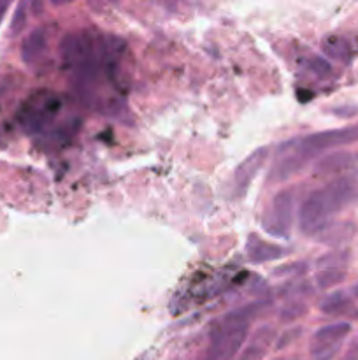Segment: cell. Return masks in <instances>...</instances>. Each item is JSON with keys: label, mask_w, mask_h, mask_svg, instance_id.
Segmentation results:
<instances>
[{"label": "cell", "mask_w": 358, "mask_h": 360, "mask_svg": "<svg viewBox=\"0 0 358 360\" xmlns=\"http://www.w3.org/2000/svg\"><path fill=\"white\" fill-rule=\"evenodd\" d=\"M354 143H358V123L340 127V129L321 130V132L286 141L284 144H281L279 155L270 167L269 181H286L298 174L312 158H316L323 151L337 150V148L350 146Z\"/></svg>", "instance_id": "6da1fadb"}, {"label": "cell", "mask_w": 358, "mask_h": 360, "mask_svg": "<svg viewBox=\"0 0 358 360\" xmlns=\"http://www.w3.org/2000/svg\"><path fill=\"white\" fill-rule=\"evenodd\" d=\"M358 200V169L336 176L332 181L307 193L298 210V227L304 234L318 236L333 218Z\"/></svg>", "instance_id": "7a4b0ae2"}, {"label": "cell", "mask_w": 358, "mask_h": 360, "mask_svg": "<svg viewBox=\"0 0 358 360\" xmlns=\"http://www.w3.org/2000/svg\"><path fill=\"white\" fill-rule=\"evenodd\" d=\"M60 58L72 76L77 90L88 94L100 74H105L102 58V39L86 30L69 32L60 42Z\"/></svg>", "instance_id": "3957f363"}, {"label": "cell", "mask_w": 358, "mask_h": 360, "mask_svg": "<svg viewBox=\"0 0 358 360\" xmlns=\"http://www.w3.org/2000/svg\"><path fill=\"white\" fill-rule=\"evenodd\" d=\"M249 336V323L235 322L221 316L209 330L206 354L202 360H234Z\"/></svg>", "instance_id": "277c9868"}, {"label": "cell", "mask_w": 358, "mask_h": 360, "mask_svg": "<svg viewBox=\"0 0 358 360\" xmlns=\"http://www.w3.org/2000/svg\"><path fill=\"white\" fill-rule=\"evenodd\" d=\"M63 108V101L58 94L49 90L35 91L28 101L21 105L18 112L21 127L28 134H42L51 129L53 123L60 116Z\"/></svg>", "instance_id": "5b68a950"}, {"label": "cell", "mask_w": 358, "mask_h": 360, "mask_svg": "<svg viewBox=\"0 0 358 360\" xmlns=\"http://www.w3.org/2000/svg\"><path fill=\"white\" fill-rule=\"evenodd\" d=\"M295 217V192L293 188L279 190L267 204L262 217V227L272 238L288 239L291 234Z\"/></svg>", "instance_id": "8992f818"}, {"label": "cell", "mask_w": 358, "mask_h": 360, "mask_svg": "<svg viewBox=\"0 0 358 360\" xmlns=\"http://www.w3.org/2000/svg\"><path fill=\"white\" fill-rule=\"evenodd\" d=\"M351 334V323L336 322L323 326L312 334L309 354L312 360H332L339 354L340 345Z\"/></svg>", "instance_id": "52a82bcc"}, {"label": "cell", "mask_w": 358, "mask_h": 360, "mask_svg": "<svg viewBox=\"0 0 358 360\" xmlns=\"http://www.w3.org/2000/svg\"><path fill=\"white\" fill-rule=\"evenodd\" d=\"M267 157H269V148H258V150H255L251 155H248V157L235 167L234 178H232V197L242 199V197L246 195V192H248V188L251 186V183L255 181V178L260 174L263 165H265Z\"/></svg>", "instance_id": "ba28073f"}, {"label": "cell", "mask_w": 358, "mask_h": 360, "mask_svg": "<svg viewBox=\"0 0 358 360\" xmlns=\"http://www.w3.org/2000/svg\"><path fill=\"white\" fill-rule=\"evenodd\" d=\"M290 255V250L277 243L262 239L258 234H249L246 243V257L251 264H269Z\"/></svg>", "instance_id": "9c48e42d"}, {"label": "cell", "mask_w": 358, "mask_h": 360, "mask_svg": "<svg viewBox=\"0 0 358 360\" xmlns=\"http://www.w3.org/2000/svg\"><path fill=\"white\" fill-rule=\"evenodd\" d=\"M46 49H48V32L42 27L34 28L21 42V60L27 65H35L44 56Z\"/></svg>", "instance_id": "30bf717a"}, {"label": "cell", "mask_w": 358, "mask_h": 360, "mask_svg": "<svg viewBox=\"0 0 358 360\" xmlns=\"http://www.w3.org/2000/svg\"><path fill=\"white\" fill-rule=\"evenodd\" d=\"M358 157L354 153H346V151H336L332 155H326L316 164V172L318 174H346V172L357 169Z\"/></svg>", "instance_id": "8fae6325"}, {"label": "cell", "mask_w": 358, "mask_h": 360, "mask_svg": "<svg viewBox=\"0 0 358 360\" xmlns=\"http://www.w3.org/2000/svg\"><path fill=\"white\" fill-rule=\"evenodd\" d=\"M321 51L326 58L347 65L353 60V46L344 35H326L321 42Z\"/></svg>", "instance_id": "7c38bea8"}, {"label": "cell", "mask_w": 358, "mask_h": 360, "mask_svg": "<svg viewBox=\"0 0 358 360\" xmlns=\"http://www.w3.org/2000/svg\"><path fill=\"white\" fill-rule=\"evenodd\" d=\"M274 338H277L276 329H274V327L270 326L260 327V329L255 333V336H253L251 343L241 352L239 360H262L265 357L267 348H269V345L272 343Z\"/></svg>", "instance_id": "4fadbf2b"}, {"label": "cell", "mask_w": 358, "mask_h": 360, "mask_svg": "<svg viewBox=\"0 0 358 360\" xmlns=\"http://www.w3.org/2000/svg\"><path fill=\"white\" fill-rule=\"evenodd\" d=\"M354 301L350 297L347 290H337L333 294L325 295L319 302V311L329 316H340L351 313Z\"/></svg>", "instance_id": "5bb4252c"}, {"label": "cell", "mask_w": 358, "mask_h": 360, "mask_svg": "<svg viewBox=\"0 0 358 360\" xmlns=\"http://www.w3.org/2000/svg\"><path fill=\"white\" fill-rule=\"evenodd\" d=\"M354 231H357V227L353 224H347V221H344V224H332L325 231L319 232L318 241L325 243V245L339 246L343 243L350 241L353 238Z\"/></svg>", "instance_id": "9a60e30c"}, {"label": "cell", "mask_w": 358, "mask_h": 360, "mask_svg": "<svg viewBox=\"0 0 358 360\" xmlns=\"http://www.w3.org/2000/svg\"><path fill=\"white\" fill-rule=\"evenodd\" d=\"M350 252L347 250H333V252L325 253L316 260V267L318 271L332 269V271H346L347 264H350Z\"/></svg>", "instance_id": "2e32d148"}, {"label": "cell", "mask_w": 358, "mask_h": 360, "mask_svg": "<svg viewBox=\"0 0 358 360\" xmlns=\"http://www.w3.org/2000/svg\"><path fill=\"white\" fill-rule=\"evenodd\" d=\"M307 315V304L302 301H290L281 308L279 322L281 323H295Z\"/></svg>", "instance_id": "e0dca14e"}, {"label": "cell", "mask_w": 358, "mask_h": 360, "mask_svg": "<svg viewBox=\"0 0 358 360\" xmlns=\"http://www.w3.org/2000/svg\"><path fill=\"white\" fill-rule=\"evenodd\" d=\"M305 69L309 70L311 74H314L318 79H330V77H333V67L330 65V62L326 58H323V56H309V58H305Z\"/></svg>", "instance_id": "ac0fdd59"}, {"label": "cell", "mask_w": 358, "mask_h": 360, "mask_svg": "<svg viewBox=\"0 0 358 360\" xmlns=\"http://www.w3.org/2000/svg\"><path fill=\"white\" fill-rule=\"evenodd\" d=\"M344 280H346V271L325 269V271H318L314 276L316 287L321 288V290H329V288L337 287V285L343 283Z\"/></svg>", "instance_id": "d6986e66"}, {"label": "cell", "mask_w": 358, "mask_h": 360, "mask_svg": "<svg viewBox=\"0 0 358 360\" xmlns=\"http://www.w3.org/2000/svg\"><path fill=\"white\" fill-rule=\"evenodd\" d=\"M309 266L307 262H304V260H297V262H291V264H286V266H281L277 267V269L272 271V274L276 278H284V280H297V278L304 276L305 273H307Z\"/></svg>", "instance_id": "ffe728a7"}, {"label": "cell", "mask_w": 358, "mask_h": 360, "mask_svg": "<svg viewBox=\"0 0 358 360\" xmlns=\"http://www.w3.org/2000/svg\"><path fill=\"white\" fill-rule=\"evenodd\" d=\"M27 7H28L27 4L20 2L16 6V9H14L13 20H11V25H9V34L13 35V37L20 35L21 32L25 30V27H27V20H28Z\"/></svg>", "instance_id": "44dd1931"}, {"label": "cell", "mask_w": 358, "mask_h": 360, "mask_svg": "<svg viewBox=\"0 0 358 360\" xmlns=\"http://www.w3.org/2000/svg\"><path fill=\"white\" fill-rule=\"evenodd\" d=\"M304 334V327L300 326H291L290 329H286L284 333H281L276 340V350H284L290 345H293L295 341H298V338Z\"/></svg>", "instance_id": "7402d4cb"}, {"label": "cell", "mask_w": 358, "mask_h": 360, "mask_svg": "<svg viewBox=\"0 0 358 360\" xmlns=\"http://www.w3.org/2000/svg\"><path fill=\"white\" fill-rule=\"evenodd\" d=\"M9 6H11V4L7 2V0H0V23H2V20H4V16H6Z\"/></svg>", "instance_id": "603a6c76"}, {"label": "cell", "mask_w": 358, "mask_h": 360, "mask_svg": "<svg viewBox=\"0 0 358 360\" xmlns=\"http://www.w3.org/2000/svg\"><path fill=\"white\" fill-rule=\"evenodd\" d=\"M347 294H350V297L353 299V301H358V281L347 288Z\"/></svg>", "instance_id": "cb8c5ba5"}, {"label": "cell", "mask_w": 358, "mask_h": 360, "mask_svg": "<svg viewBox=\"0 0 358 360\" xmlns=\"http://www.w3.org/2000/svg\"><path fill=\"white\" fill-rule=\"evenodd\" d=\"M353 316H354V319H358V311H354Z\"/></svg>", "instance_id": "d4e9b609"}]
</instances>
